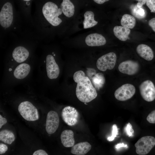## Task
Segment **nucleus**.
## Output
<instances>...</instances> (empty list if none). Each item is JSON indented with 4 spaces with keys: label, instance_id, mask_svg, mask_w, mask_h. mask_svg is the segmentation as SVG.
<instances>
[{
    "label": "nucleus",
    "instance_id": "13",
    "mask_svg": "<svg viewBox=\"0 0 155 155\" xmlns=\"http://www.w3.org/2000/svg\"><path fill=\"white\" fill-rule=\"evenodd\" d=\"M59 119L57 113L51 111L49 112L47 115L45 129L49 134L54 133L57 129L59 125Z\"/></svg>",
    "mask_w": 155,
    "mask_h": 155
},
{
    "label": "nucleus",
    "instance_id": "8",
    "mask_svg": "<svg viewBox=\"0 0 155 155\" xmlns=\"http://www.w3.org/2000/svg\"><path fill=\"white\" fill-rule=\"evenodd\" d=\"M117 60L116 54L113 52L104 55L97 60L96 65L98 69L104 71L107 69H113L115 65Z\"/></svg>",
    "mask_w": 155,
    "mask_h": 155
},
{
    "label": "nucleus",
    "instance_id": "2",
    "mask_svg": "<svg viewBox=\"0 0 155 155\" xmlns=\"http://www.w3.org/2000/svg\"><path fill=\"white\" fill-rule=\"evenodd\" d=\"M38 80L41 85H47L48 81L56 79L60 73V68L54 56L48 54L38 61Z\"/></svg>",
    "mask_w": 155,
    "mask_h": 155
},
{
    "label": "nucleus",
    "instance_id": "12",
    "mask_svg": "<svg viewBox=\"0 0 155 155\" xmlns=\"http://www.w3.org/2000/svg\"><path fill=\"white\" fill-rule=\"evenodd\" d=\"M135 89L133 85L126 84L119 87L115 91V98L120 101H125L131 98L135 94Z\"/></svg>",
    "mask_w": 155,
    "mask_h": 155
},
{
    "label": "nucleus",
    "instance_id": "19",
    "mask_svg": "<svg viewBox=\"0 0 155 155\" xmlns=\"http://www.w3.org/2000/svg\"><path fill=\"white\" fill-rule=\"evenodd\" d=\"M61 8L63 13L66 17L71 18L74 14L75 6L70 0H63Z\"/></svg>",
    "mask_w": 155,
    "mask_h": 155
},
{
    "label": "nucleus",
    "instance_id": "31",
    "mask_svg": "<svg viewBox=\"0 0 155 155\" xmlns=\"http://www.w3.org/2000/svg\"><path fill=\"white\" fill-rule=\"evenodd\" d=\"M48 154L44 150L39 149L35 151L33 155H48Z\"/></svg>",
    "mask_w": 155,
    "mask_h": 155
},
{
    "label": "nucleus",
    "instance_id": "9",
    "mask_svg": "<svg viewBox=\"0 0 155 155\" xmlns=\"http://www.w3.org/2000/svg\"><path fill=\"white\" fill-rule=\"evenodd\" d=\"M61 116L63 121L70 126L77 124L79 119V114L77 110L70 106H66L63 109Z\"/></svg>",
    "mask_w": 155,
    "mask_h": 155
},
{
    "label": "nucleus",
    "instance_id": "23",
    "mask_svg": "<svg viewBox=\"0 0 155 155\" xmlns=\"http://www.w3.org/2000/svg\"><path fill=\"white\" fill-rule=\"evenodd\" d=\"M121 23L123 26L132 29L135 26L136 20L133 16L129 14H125L122 17Z\"/></svg>",
    "mask_w": 155,
    "mask_h": 155
},
{
    "label": "nucleus",
    "instance_id": "30",
    "mask_svg": "<svg viewBox=\"0 0 155 155\" xmlns=\"http://www.w3.org/2000/svg\"><path fill=\"white\" fill-rule=\"evenodd\" d=\"M8 148L7 146L2 143L0 144V154L5 153L8 150Z\"/></svg>",
    "mask_w": 155,
    "mask_h": 155
},
{
    "label": "nucleus",
    "instance_id": "16",
    "mask_svg": "<svg viewBox=\"0 0 155 155\" xmlns=\"http://www.w3.org/2000/svg\"><path fill=\"white\" fill-rule=\"evenodd\" d=\"M136 50L138 54L147 61H151L154 58L153 51L148 45L144 44H140L137 46Z\"/></svg>",
    "mask_w": 155,
    "mask_h": 155
},
{
    "label": "nucleus",
    "instance_id": "3",
    "mask_svg": "<svg viewBox=\"0 0 155 155\" xmlns=\"http://www.w3.org/2000/svg\"><path fill=\"white\" fill-rule=\"evenodd\" d=\"M73 79L77 83L76 94L80 101L88 103L96 97L97 93L96 89L83 71L79 70L75 72Z\"/></svg>",
    "mask_w": 155,
    "mask_h": 155
},
{
    "label": "nucleus",
    "instance_id": "37",
    "mask_svg": "<svg viewBox=\"0 0 155 155\" xmlns=\"http://www.w3.org/2000/svg\"><path fill=\"white\" fill-rule=\"evenodd\" d=\"M23 0L25 1H30L31 0Z\"/></svg>",
    "mask_w": 155,
    "mask_h": 155
},
{
    "label": "nucleus",
    "instance_id": "28",
    "mask_svg": "<svg viewBox=\"0 0 155 155\" xmlns=\"http://www.w3.org/2000/svg\"><path fill=\"white\" fill-rule=\"evenodd\" d=\"M125 130L127 135L129 137L133 136L134 131L130 123H128L127 124L125 127Z\"/></svg>",
    "mask_w": 155,
    "mask_h": 155
},
{
    "label": "nucleus",
    "instance_id": "7",
    "mask_svg": "<svg viewBox=\"0 0 155 155\" xmlns=\"http://www.w3.org/2000/svg\"><path fill=\"white\" fill-rule=\"evenodd\" d=\"M155 145V138L151 136L143 137L135 144L136 152L140 155L148 154Z\"/></svg>",
    "mask_w": 155,
    "mask_h": 155
},
{
    "label": "nucleus",
    "instance_id": "25",
    "mask_svg": "<svg viewBox=\"0 0 155 155\" xmlns=\"http://www.w3.org/2000/svg\"><path fill=\"white\" fill-rule=\"evenodd\" d=\"M92 81L95 88L99 90L103 86L105 82L103 74L100 73L96 74L93 78Z\"/></svg>",
    "mask_w": 155,
    "mask_h": 155
},
{
    "label": "nucleus",
    "instance_id": "34",
    "mask_svg": "<svg viewBox=\"0 0 155 155\" xmlns=\"http://www.w3.org/2000/svg\"><path fill=\"white\" fill-rule=\"evenodd\" d=\"M138 1L137 4V7L139 8L142 7V5L146 3V0H135Z\"/></svg>",
    "mask_w": 155,
    "mask_h": 155
},
{
    "label": "nucleus",
    "instance_id": "22",
    "mask_svg": "<svg viewBox=\"0 0 155 155\" xmlns=\"http://www.w3.org/2000/svg\"><path fill=\"white\" fill-rule=\"evenodd\" d=\"M15 137L13 133L7 129H3L0 132V140L8 144H11L15 140Z\"/></svg>",
    "mask_w": 155,
    "mask_h": 155
},
{
    "label": "nucleus",
    "instance_id": "6",
    "mask_svg": "<svg viewBox=\"0 0 155 155\" xmlns=\"http://www.w3.org/2000/svg\"><path fill=\"white\" fill-rule=\"evenodd\" d=\"M18 109L21 115L27 121H34L39 119L37 109L28 101H24L21 102L18 106Z\"/></svg>",
    "mask_w": 155,
    "mask_h": 155
},
{
    "label": "nucleus",
    "instance_id": "11",
    "mask_svg": "<svg viewBox=\"0 0 155 155\" xmlns=\"http://www.w3.org/2000/svg\"><path fill=\"white\" fill-rule=\"evenodd\" d=\"M140 94L146 101L150 102L155 99V86L151 81L146 80L141 83L139 86Z\"/></svg>",
    "mask_w": 155,
    "mask_h": 155
},
{
    "label": "nucleus",
    "instance_id": "35",
    "mask_svg": "<svg viewBox=\"0 0 155 155\" xmlns=\"http://www.w3.org/2000/svg\"><path fill=\"white\" fill-rule=\"evenodd\" d=\"M121 147L127 148V144H125L123 143L118 144L115 146V148L117 149H118Z\"/></svg>",
    "mask_w": 155,
    "mask_h": 155
},
{
    "label": "nucleus",
    "instance_id": "4",
    "mask_svg": "<svg viewBox=\"0 0 155 155\" xmlns=\"http://www.w3.org/2000/svg\"><path fill=\"white\" fill-rule=\"evenodd\" d=\"M32 58L30 51L26 48L22 46H17L4 61V69L24 62Z\"/></svg>",
    "mask_w": 155,
    "mask_h": 155
},
{
    "label": "nucleus",
    "instance_id": "21",
    "mask_svg": "<svg viewBox=\"0 0 155 155\" xmlns=\"http://www.w3.org/2000/svg\"><path fill=\"white\" fill-rule=\"evenodd\" d=\"M84 16V19L83 24L84 29L92 28L98 24V22L95 20L94 14L92 11H86L85 12Z\"/></svg>",
    "mask_w": 155,
    "mask_h": 155
},
{
    "label": "nucleus",
    "instance_id": "15",
    "mask_svg": "<svg viewBox=\"0 0 155 155\" xmlns=\"http://www.w3.org/2000/svg\"><path fill=\"white\" fill-rule=\"evenodd\" d=\"M86 44L90 46H100L104 45L106 42L105 38L102 35L98 33H91L86 37Z\"/></svg>",
    "mask_w": 155,
    "mask_h": 155
},
{
    "label": "nucleus",
    "instance_id": "32",
    "mask_svg": "<svg viewBox=\"0 0 155 155\" xmlns=\"http://www.w3.org/2000/svg\"><path fill=\"white\" fill-rule=\"evenodd\" d=\"M148 25L155 32V18L151 19L149 21Z\"/></svg>",
    "mask_w": 155,
    "mask_h": 155
},
{
    "label": "nucleus",
    "instance_id": "18",
    "mask_svg": "<svg viewBox=\"0 0 155 155\" xmlns=\"http://www.w3.org/2000/svg\"><path fill=\"white\" fill-rule=\"evenodd\" d=\"M61 140L62 144L65 147L73 146L75 143L73 131L69 129L63 131L61 135Z\"/></svg>",
    "mask_w": 155,
    "mask_h": 155
},
{
    "label": "nucleus",
    "instance_id": "20",
    "mask_svg": "<svg viewBox=\"0 0 155 155\" xmlns=\"http://www.w3.org/2000/svg\"><path fill=\"white\" fill-rule=\"evenodd\" d=\"M113 31L115 36L122 41H126L130 33L129 28L120 26H116L113 28Z\"/></svg>",
    "mask_w": 155,
    "mask_h": 155
},
{
    "label": "nucleus",
    "instance_id": "5",
    "mask_svg": "<svg viewBox=\"0 0 155 155\" xmlns=\"http://www.w3.org/2000/svg\"><path fill=\"white\" fill-rule=\"evenodd\" d=\"M42 12L46 20L53 26H58L62 22L59 17L63 13L62 11L53 2L49 1L46 3L42 7Z\"/></svg>",
    "mask_w": 155,
    "mask_h": 155
},
{
    "label": "nucleus",
    "instance_id": "26",
    "mask_svg": "<svg viewBox=\"0 0 155 155\" xmlns=\"http://www.w3.org/2000/svg\"><path fill=\"white\" fill-rule=\"evenodd\" d=\"M118 128L116 124L113 125L112 127V134L111 136L108 137L107 138V140L109 141H113L115 137L118 135Z\"/></svg>",
    "mask_w": 155,
    "mask_h": 155
},
{
    "label": "nucleus",
    "instance_id": "1",
    "mask_svg": "<svg viewBox=\"0 0 155 155\" xmlns=\"http://www.w3.org/2000/svg\"><path fill=\"white\" fill-rule=\"evenodd\" d=\"M38 62L32 58L24 62L4 69L1 85L9 87L27 82Z\"/></svg>",
    "mask_w": 155,
    "mask_h": 155
},
{
    "label": "nucleus",
    "instance_id": "33",
    "mask_svg": "<svg viewBox=\"0 0 155 155\" xmlns=\"http://www.w3.org/2000/svg\"><path fill=\"white\" fill-rule=\"evenodd\" d=\"M7 123V120L5 118L3 117L1 115H0V128L1 129L2 126L5 125Z\"/></svg>",
    "mask_w": 155,
    "mask_h": 155
},
{
    "label": "nucleus",
    "instance_id": "17",
    "mask_svg": "<svg viewBox=\"0 0 155 155\" xmlns=\"http://www.w3.org/2000/svg\"><path fill=\"white\" fill-rule=\"evenodd\" d=\"M91 146L87 142H81L72 147L71 153L76 155H84L91 149Z\"/></svg>",
    "mask_w": 155,
    "mask_h": 155
},
{
    "label": "nucleus",
    "instance_id": "14",
    "mask_svg": "<svg viewBox=\"0 0 155 155\" xmlns=\"http://www.w3.org/2000/svg\"><path fill=\"white\" fill-rule=\"evenodd\" d=\"M140 68L139 63L136 61L127 60L121 63L118 69L121 73L129 75H133L138 72Z\"/></svg>",
    "mask_w": 155,
    "mask_h": 155
},
{
    "label": "nucleus",
    "instance_id": "10",
    "mask_svg": "<svg viewBox=\"0 0 155 155\" xmlns=\"http://www.w3.org/2000/svg\"><path fill=\"white\" fill-rule=\"evenodd\" d=\"M13 18V7L9 2L3 6L0 12V24L4 28H8L12 23Z\"/></svg>",
    "mask_w": 155,
    "mask_h": 155
},
{
    "label": "nucleus",
    "instance_id": "29",
    "mask_svg": "<svg viewBox=\"0 0 155 155\" xmlns=\"http://www.w3.org/2000/svg\"><path fill=\"white\" fill-rule=\"evenodd\" d=\"M147 121L151 123H155V110L152 111L147 116Z\"/></svg>",
    "mask_w": 155,
    "mask_h": 155
},
{
    "label": "nucleus",
    "instance_id": "27",
    "mask_svg": "<svg viewBox=\"0 0 155 155\" xmlns=\"http://www.w3.org/2000/svg\"><path fill=\"white\" fill-rule=\"evenodd\" d=\"M146 3L150 12L155 13V0H146Z\"/></svg>",
    "mask_w": 155,
    "mask_h": 155
},
{
    "label": "nucleus",
    "instance_id": "36",
    "mask_svg": "<svg viewBox=\"0 0 155 155\" xmlns=\"http://www.w3.org/2000/svg\"><path fill=\"white\" fill-rule=\"evenodd\" d=\"M109 0H93L95 2L99 4H102L104 2Z\"/></svg>",
    "mask_w": 155,
    "mask_h": 155
},
{
    "label": "nucleus",
    "instance_id": "24",
    "mask_svg": "<svg viewBox=\"0 0 155 155\" xmlns=\"http://www.w3.org/2000/svg\"><path fill=\"white\" fill-rule=\"evenodd\" d=\"M131 14L139 19L144 18L146 16V13L142 7H138L136 5H132L130 7Z\"/></svg>",
    "mask_w": 155,
    "mask_h": 155
}]
</instances>
